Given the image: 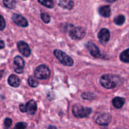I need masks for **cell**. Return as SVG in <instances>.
I'll use <instances>...</instances> for the list:
<instances>
[{
	"label": "cell",
	"mask_w": 129,
	"mask_h": 129,
	"mask_svg": "<svg viewBox=\"0 0 129 129\" xmlns=\"http://www.w3.org/2000/svg\"><path fill=\"white\" fill-rule=\"evenodd\" d=\"M121 78L113 74H104L100 79V84L106 89H113L120 83Z\"/></svg>",
	"instance_id": "obj_1"
},
{
	"label": "cell",
	"mask_w": 129,
	"mask_h": 129,
	"mask_svg": "<svg viewBox=\"0 0 129 129\" xmlns=\"http://www.w3.org/2000/svg\"><path fill=\"white\" fill-rule=\"evenodd\" d=\"M73 113L77 118H84L89 115L92 110L89 107H84L81 105H74L73 107Z\"/></svg>",
	"instance_id": "obj_2"
},
{
	"label": "cell",
	"mask_w": 129,
	"mask_h": 129,
	"mask_svg": "<svg viewBox=\"0 0 129 129\" xmlns=\"http://www.w3.org/2000/svg\"><path fill=\"white\" fill-rule=\"evenodd\" d=\"M54 54L58 60L63 65L69 67L73 66L74 61L73 59L62 50L56 49L54 51Z\"/></svg>",
	"instance_id": "obj_3"
},
{
	"label": "cell",
	"mask_w": 129,
	"mask_h": 129,
	"mask_svg": "<svg viewBox=\"0 0 129 129\" xmlns=\"http://www.w3.org/2000/svg\"><path fill=\"white\" fill-rule=\"evenodd\" d=\"M50 71L47 66L40 65L35 69V76L39 79H47L50 78Z\"/></svg>",
	"instance_id": "obj_4"
},
{
	"label": "cell",
	"mask_w": 129,
	"mask_h": 129,
	"mask_svg": "<svg viewBox=\"0 0 129 129\" xmlns=\"http://www.w3.org/2000/svg\"><path fill=\"white\" fill-rule=\"evenodd\" d=\"M20 110L23 113L26 112L30 115H34L37 109L36 102L31 100H30L26 104H21L19 106Z\"/></svg>",
	"instance_id": "obj_5"
},
{
	"label": "cell",
	"mask_w": 129,
	"mask_h": 129,
	"mask_svg": "<svg viewBox=\"0 0 129 129\" xmlns=\"http://www.w3.org/2000/svg\"><path fill=\"white\" fill-rule=\"evenodd\" d=\"M94 121L98 125L103 126L108 125L112 120V117L107 113H98L94 117Z\"/></svg>",
	"instance_id": "obj_6"
},
{
	"label": "cell",
	"mask_w": 129,
	"mask_h": 129,
	"mask_svg": "<svg viewBox=\"0 0 129 129\" xmlns=\"http://www.w3.org/2000/svg\"><path fill=\"white\" fill-rule=\"evenodd\" d=\"M85 29L83 27H80V26L73 28L69 31V36L73 40H81L85 36Z\"/></svg>",
	"instance_id": "obj_7"
},
{
	"label": "cell",
	"mask_w": 129,
	"mask_h": 129,
	"mask_svg": "<svg viewBox=\"0 0 129 129\" xmlns=\"http://www.w3.org/2000/svg\"><path fill=\"white\" fill-rule=\"evenodd\" d=\"M24 67H25V62L22 57L18 55L15 57L13 62V68L15 71L16 73L21 74L23 71Z\"/></svg>",
	"instance_id": "obj_8"
},
{
	"label": "cell",
	"mask_w": 129,
	"mask_h": 129,
	"mask_svg": "<svg viewBox=\"0 0 129 129\" xmlns=\"http://www.w3.org/2000/svg\"><path fill=\"white\" fill-rule=\"evenodd\" d=\"M11 19L15 23L21 27H26L28 25L27 20L19 14L14 13L11 16Z\"/></svg>",
	"instance_id": "obj_9"
},
{
	"label": "cell",
	"mask_w": 129,
	"mask_h": 129,
	"mask_svg": "<svg viewBox=\"0 0 129 129\" xmlns=\"http://www.w3.org/2000/svg\"><path fill=\"white\" fill-rule=\"evenodd\" d=\"M98 38L100 42L103 44H106L110 40V33L107 28H102L98 34Z\"/></svg>",
	"instance_id": "obj_10"
},
{
	"label": "cell",
	"mask_w": 129,
	"mask_h": 129,
	"mask_svg": "<svg viewBox=\"0 0 129 129\" xmlns=\"http://www.w3.org/2000/svg\"><path fill=\"white\" fill-rule=\"evenodd\" d=\"M18 49L21 54L25 57H28L30 55L31 50L28 45L23 41H20L17 44Z\"/></svg>",
	"instance_id": "obj_11"
},
{
	"label": "cell",
	"mask_w": 129,
	"mask_h": 129,
	"mask_svg": "<svg viewBox=\"0 0 129 129\" xmlns=\"http://www.w3.org/2000/svg\"><path fill=\"white\" fill-rule=\"evenodd\" d=\"M86 47L92 56L96 58L100 57V49H98V47L94 43L89 42L86 44Z\"/></svg>",
	"instance_id": "obj_12"
},
{
	"label": "cell",
	"mask_w": 129,
	"mask_h": 129,
	"mask_svg": "<svg viewBox=\"0 0 129 129\" xmlns=\"http://www.w3.org/2000/svg\"><path fill=\"white\" fill-rule=\"evenodd\" d=\"M8 83L11 86L17 88L20 85V80L17 76L15 74H11L8 79Z\"/></svg>",
	"instance_id": "obj_13"
},
{
	"label": "cell",
	"mask_w": 129,
	"mask_h": 129,
	"mask_svg": "<svg viewBox=\"0 0 129 129\" xmlns=\"http://www.w3.org/2000/svg\"><path fill=\"white\" fill-rule=\"evenodd\" d=\"M59 5L63 8L72 10L74 7V0H59Z\"/></svg>",
	"instance_id": "obj_14"
},
{
	"label": "cell",
	"mask_w": 129,
	"mask_h": 129,
	"mask_svg": "<svg viewBox=\"0 0 129 129\" xmlns=\"http://www.w3.org/2000/svg\"><path fill=\"white\" fill-rule=\"evenodd\" d=\"M99 13L103 17H110V16L111 15L110 6L108 5L101 6L99 8Z\"/></svg>",
	"instance_id": "obj_15"
},
{
	"label": "cell",
	"mask_w": 129,
	"mask_h": 129,
	"mask_svg": "<svg viewBox=\"0 0 129 129\" xmlns=\"http://www.w3.org/2000/svg\"><path fill=\"white\" fill-rule=\"evenodd\" d=\"M125 100L121 97H116V98H113L112 100V103H113V106L117 109H120L122 108L123 105L125 104Z\"/></svg>",
	"instance_id": "obj_16"
},
{
	"label": "cell",
	"mask_w": 129,
	"mask_h": 129,
	"mask_svg": "<svg viewBox=\"0 0 129 129\" xmlns=\"http://www.w3.org/2000/svg\"><path fill=\"white\" fill-rule=\"evenodd\" d=\"M120 59L123 62H129V49L124 50L121 53L120 55Z\"/></svg>",
	"instance_id": "obj_17"
},
{
	"label": "cell",
	"mask_w": 129,
	"mask_h": 129,
	"mask_svg": "<svg viewBox=\"0 0 129 129\" xmlns=\"http://www.w3.org/2000/svg\"><path fill=\"white\" fill-rule=\"evenodd\" d=\"M42 5L47 7L49 8H54V1L53 0H37Z\"/></svg>",
	"instance_id": "obj_18"
},
{
	"label": "cell",
	"mask_w": 129,
	"mask_h": 129,
	"mask_svg": "<svg viewBox=\"0 0 129 129\" xmlns=\"http://www.w3.org/2000/svg\"><path fill=\"white\" fill-rule=\"evenodd\" d=\"M3 3L7 8L13 9L16 5L15 0H3Z\"/></svg>",
	"instance_id": "obj_19"
},
{
	"label": "cell",
	"mask_w": 129,
	"mask_h": 129,
	"mask_svg": "<svg viewBox=\"0 0 129 129\" xmlns=\"http://www.w3.org/2000/svg\"><path fill=\"white\" fill-rule=\"evenodd\" d=\"M125 21V16L122 15H118V16H117V17L114 19L115 23L117 25H123V24L124 23Z\"/></svg>",
	"instance_id": "obj_20"
},
{
	"label": "cell",
	"mask_w": 129,
	"mask_h": 129,
	"mask_svg": "<svg viewBox=\"0 0 129 129\" xmlns=\"http://www.w3.org/2000/svg\"><path fill=\"white\" fill-rule=\"evenodd\" d=\"M28 83L30 86L32 87V88H35V87H37L39 86V82L36 80V79H34L32 77H30L28 79Z\"/></svg>",
	"instance_id": "obj_21"
},
{
	"label": "cell",
	"mask_w": 129,
	"mask_h": 129,
	"mask_svg": "<svg viewBox=\"0 0 129 129\" xmlns=\"http://www.w3.org/2000/svg\"><path fill=\"white\" fill-rule=\"evenodd\" d=\"M81 97L84 100H94L95 98V95L93 93H84L82 94Z\"/></svg>",
	"instance_id": "obj_22"
},
{
	"label": "cell",
	"mask_w": 129,
	"mask_h": 129,
	"mask_svg": "<svg viewBox=\"0 0 129 129\" xmlns=\"http://www.w3.org/2000/svg\"><path fill=\"white\" fill-rule=\"evenodd\" d=\"M41 16V18L45 23H49L50 21V17L47 13H42L40 15Z\"/></svg>",
	"instance_id": "obj_23"
},
{
	"label": "cell",
	"mask_w": 129,
	"mask_h": 129,
	"mask_svg": "<svg viewBox=\"0 0 129 129\" xmlns=\"http://www.w3.org/2000/svg\"><path fill=\"white\" fill-rule=\"evenodd\" d=\"M11 124H12V120L11 118H6L4 121V125L6 128H8L11 127Z\"/></svg>",
	"instance_id": "obj_24"
},
{
	"label": "cell",
	"mask_w": 129,
	"mask_h": 129,
	"mask_svg": "<svg viewBox=\"0 0 129 129\" xmlns=\"http://www.w3.org/2000/svg\"><path fill=\"white\" fill-rule=\"evenodd\" d=\"M27 127V125L26 123H24V122H19L17 123L15 125V128L16 129H23Z\"/></svg>",
	"instance_id": "obj_25"
},
{
	"label": "cell",
	"mask_w": 129,
	"mask_h": 129,
	"mask_svg": "<svg viewBox=\"0 0 129 129\" xmlns=\"http://www.w3.org/2000/svg\"><path fill=\"white\" fill-rule=\"evenodd\" d=\"M1 30H3L4 28H5V26H6V23H5V20H4L3 17L2 16H1Z\"/></svg>",
	"instance_id": "obj_26"
},
{
	"label": "cell",
	"mask_w": 129,
	"mask_h": 129,
	"mask_svg": "<svg viewBox=\"0 0 129 129\" xmlns=\"http://www.w3.org/2000/svg\"><path fill=\"white\" fill-rule=\"evenodd\" d=\"M1 49H3L4 48V47H5V45H4V42H3V40H1Z\"/></svg>",
	"instance_id": "obj_27"
},
{
	"label": "cell",
	"mask_w": 129,
	"mask_h": 129,
	"mask_svg": "<svg viewBox=\"0 0 129 129\" xmlns=\"http://www.w3.org/2000/svg\"><path fill=\"white\" fill-rule=\"evenodd\" d=\"M105 1L108 3H113L114 1H115L116 0H105Z\"/></svg>",
	"instance_id": "obj_28"
},
{
	"label": "cell",
	"mask_w": 129,
	"mask_h": 129,
	"mask_svg": "<svg viewBox=\"0 0 129 129\" xmlns=\"http://www.w3.org/2000/svg\"><path fill=\"white\" fill-rule=\"evenodd\" d=\"M23 1H25V0H23Z\"/></svg>",
	"instance_id": "obj_29"
}]
</instances>
